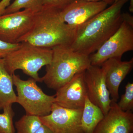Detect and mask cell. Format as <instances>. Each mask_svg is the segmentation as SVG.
I'll use <instances>...</instances> for the list:
<instances>
[{
    "mask_svg": "<svg viewBox=\"0 0 133 133\" xmlns=\"http://www.w3.org/2000/svg\"><path fill=\"white\" fill-rule=\"evenodd\" d=\"M128 1L114 2L79 28L70 45L72 49L88 56L95 52L120 26L123 22L122 9Z\"/></svg>",
    "mask_w": 133,
    "mask_h": 133,
    "instance_id": "cell-1",
    "label": "cell"
},
{
    "mask_svg": "<svg viewBox=\"0 0 133 133\" xmlns=\"http://www.w3.org/2000/svg\"><path fill=\"white\" fill-rule=\"evenodd\" d=\"M60 10L57 8L43 6L35 13L31 28L18 43H28L50 49L57 45H70L76 31L62 21Z\"/></svg>",
    "mask_w": 133,
    "mask_h": 133,
    "instance_id": "cell-2",
    "label": "cell"
},
{
    "mask_svg": "<svg viewBox=\"0 0 133 133\" xmlns=\"http://www.w3.org/2000/svg\"><path fill=\"white\" fill-rule=\"evenodd\" d=\"M51 62L46 65L42 82L57 90L76 74L85 71L91 65L90 56L73 50L70 45H60L52 49Z\"/></svg>",
    "mask_w": 133,
    "mask_h": 133,
    "instance_id": "cell-3",
    "label": "cell"
},
{
    "mask_svg": "<svg viewBox=\"0 0 133 133\" xmlns=\"http://www.w3.org/2000/svg\"><path fill=\"white\" fill-rule=\"evenodd\" d=\"M52 49L42 48L22 42L19 48L7 55L4 58L5 68L11 75L21 70L37 82H42L38 72L43 66L51 62Z\"/></svg>",
    "mask_w": 133,
    "mask_h": 133,
    "instance_id": "cell-4",
    "label": "cell"
},
{
    "mask_svg": "<svg viewBox=\"0 0 133 133\" xmlns=\"http://www.w3.org/2000/svg\"><path fill=\"white\" fill-rule=\"evenodd\" d=\"M14 85L16 87L17 103L24 108L26 114L41 117L49 114L55 103V95L45 94L30 77L23 80L19 75H12Z\"/></svg>",
    "mask_w": 133,
    "mask_h": 133,
    "instance_id": "cell-5",
    "label": "cell"
},
{
    "mask_svg": "<svg viewBox=\"0 0 133 133\" xmlns=\"http://www.w3.org/2000/svg\"><path fill=\"white\" fill-rule=\"evenodd\" d=\"M133 50V27L123 21L116 32L90 55L91 65L101 66L110 58L121 59L124 53Z\"/></svg>",
    "mask_w": 133,
    "mask_h": 133,
    "instance_id": "cell-6",
    "label": "cell"
},
{
    "mask_svg": "<svg viewBox=\"0 0 133 133\" xmlns=\"http://www.w3.org/2000/svg\"><path fill=\"white\" fill-rule=\"evenodd\" d=\"M83 110L67 109L54 103L50 113L40 118L53 133H84L81 122Z\"/></svg>",
    "mask_w": 133,
    "mask_h": 133,
    "instance_id": "cell-7",
    "label": "cell"
},
{
    "mask_svg": "<svg viewBox=\"0 0 133 133\" xmlns=\"http://www.w3.org/2000/svg\"><path fill=\"white\" fill-rule=\"evenodd\" d=\"M105 2L74 0L60 10L62 21L76 31L79 28L105 9Z\"/></svg>",
    "mask_w": 133,
    "mask_h": 133,
    "instance_id": "cell-8",
    "label": "cell"
},
{
    "mask_svg": "<svg viewBox=\"0 0 133 133\" xmlns=\"http://www.w3.org/2000/svg\"><path fill=\"white\" fill-rule=\"evenodd\" d=\"M35 12L24 9L0 15V40L11 43H18L31 28Z\"/></svg>",
    "mask_w": 133,
    "mask_h": 133,
    "instance_id": "cell-9",
    "label": "cell"
},
{
    "mask_svg": "<svg viewBox=\"0 0 133 133\" xmlns=\"http://www.w3.org/2000/svg\"><path fill=\"white\" fill-rule=\"evenodd\" d=\"M100 66L91 65L85 71L87 97L100 108L104 116L111 107V99L105 81V73Z\"/></svg>",
    "mask_w": 133,
    "mask_h": 133,
    "instance_id": "cell-10",
    "label": "cell"
},
{
    "mask_svg": "<svg viewBox=\"0 0 133 133\" xmlns=\"http://www.w3.org/2000/svg\"><path fill=\"white\" fill-rule=\"evenodd\" d=\"M85 71L76 74L56 90L55 104L67 109H83L87 96Z\"/></svg>",
    "mask_w": 133,
    "mask_h": 133,
    "instance_id": "cell-11",
    "label": "cell"
},
{
    "mask_svg": "<svg viewBox=\"0 0 133 133\" xmlns=\"http://www.w3.org/2000/svg\"><path fill=\"white\" fill-rule=\"evenodd\" d=\"M133 114L123 111L111 100V107L92 133H133Z\"/></svg>",
    "mask_w": 133,
    "mask_h": 133,
    "instance_id": "cell-12",
    "label": "cell"
},
{
    "mask_svg": "<svg viewBox=\"0 0 133 133\" xmlns=\"http://www.w3.org/2000/svg\"><path fill=\"white\" fill-rule=\"evenodd\" d=\"M101 66L105 71L106 83L110 97L112 100L117 102L119 99V87L132 69L133 58L125 62L119 58H110Z\"/></svg>",
    "mask_w": 133,
    "mask_h": 133,
    "instance_id": "cell-13",
    "label": "cell"
},
{
    "mask_svg": "<svg viewBox=\"0 0 133 133\" xmlns=\"http://www.w3.org/2000/svg\"><path fill=\"white\" fill-rule=\"evenodd\" d=\"M14 85L12 75L6 70L3 58H0V111L17 103Z\"/></svg>",
    "mask_w": 133,
    "mask_h": 133,
    "instance_id": "cell-14",
    "label": "cell"
},
{
    "mask_svg": "<svg viewBox=\"0 0 133 133\" xmlns=\"http://www.w3.org/2000/svg\"><path fill=\"white\" fill-rule=\"evenodd\" d=\"M104 115L98 107L93 104L87 96L81 116V126L84 133H92Z\"/></svg>",
    "mask_w": 133,
    "mask_h": 133,
    "instance_id": "cell-15",
    "label": "cell"
},
{
    "mask_svg": "<svg viewBox=\"0 0 133 133\" xmlns=\"http://www.w3.org/2000/svg\"><path fill=\"white\" fill-rule=\"evenodd\" d=\"M42 124L40 117L26 114L15 122L17 133H35Z\"/></svg>",
    "mask_w": 133,
    "mask_h": 133,
    "instance_id": "cell-16",
    "label": "cell"
},
{
    "mask_svg": "<svg viewBox=\"0 0 133 133\" xmlns=\"http://www.w3.org/2000/svg\"><path fill=\"white\" fill-rule=\"evenodd\" d=\"M42 6L43 0H14L5 9L3 14L18 12L23 8L30 9L36 12Z\"/></svg>",
    "mask_w": 133,
    "mask_h": 133,
    "instance_id": "cell-17",
    "label": "cell"
},
{
    "mask_svg": "<svg viewBox=\"0 0 133 133\" xmlns=\"http://www.w3.org/2000/svg\"><path fill=\"white\" fill-rule=\"evenodd\" d=\"M2 113L0 114V133H15L13 121L15 114L12 105L4 107Z\"/></svg>",
    "mask_w": 133,
    "mask_h": 133,
    "instance_id": "cell-18",
    "label": "cell"
},
{
    "mask_svg": "<svg viewBox=\"0 0 133 133\" xmlns=\"http://www.w3.org/2000/svg\"><path fill=\"white\" fill-rule=\"evenodd\" d=\"M123 111H132L133 109V84L128 82L125 87V92L117 103Z\"/></svg>",
    "mask_w": 133,
    "mask_h": 133,
    "instance_id": "cell-19",
    "label": "cell"
},
{
    "mask_svg": "<svg viewBox=\"0 0 133 133\" xmlns=\"http://www.w3.org/2000/svg\"><path fill=\"white\" fill-rule=\"evenodd\" d=\"M21 43H11L0 40V58H4L12 51L20 47Z\"/></svg>",
    "mask_w": 133,
    "mask_h": 133,
    "instance_id": "cell-20",
    "label": "cell"
},
{
    "mask_svg": "<svg viewBox=\"0 0 133 133\" xmlns=\"http://www.w3.org/2000/svg\"><path fill=\"white\" fill-rule=\"evenodd\" d=\"M74 0H43V6L62 9Z\"/></svg>",
    "mask_w": 133,
    "mask_h": 133,
    "instance_id": "cell-21",
    "label": "cell"
},
{
    "mask_svg": "<svg viewBox=\"0 0 133 133\" xmlns=\"http://www.w3.org/2000/svg\"><path fill=\"white\" fill-rule=\"evenodd\" d=\"M123 21L127 23L129 25L133 27V17L128 13L121 14Z\"/></svg>",
    "mask_w": 133,
    "mask_h": 133,
    "instance_id": "cell-22",
    "label": "cell"
},
{
    "mask_svg": "<svg viewBox=\"0 0 133 133\" xmlns=\"http://www.w3.org/2000/svg\"><path fill=\"white\" fill-rule=\"evenodd\" d=\"M12 0H2L0 1V15L3 14L5 9L10 4Z\"/></svg>",
    "mask_w": 133,
    "mask_h": 133,
    "instance_id": "cell-23",
    "label": "cell"
},
{
    "mask_svg": "<svg viewBox=\"0 0 133 133\" xmlns=\"http://www.w3.org/2000/svg\"><path fill=\"white\" fill-rule=\"evenodd\" d=\"M35 133H53L47 126L43 124Z\"/></svg>",
    "mask_w": 133,
    "mask_h": 133,
    "instance_id": "cell-24",
    "label": "cell"
},
{
    "mask_svg": "<svg viewBox=\"0 0 133 133\" xmlns=\"http://www.w3.org/2000/svg\"><path fill=\"white\" fill-rule=\"evenodd\" d=\"M90 2H105L107 3L108 4L113 3L114 0H85Z\"/></svg>",
    "mask_w": 133,
    "mask_h": 133,
    "instance_id": "cell-25",
    "label": "cell"
},
{
    "mask_svg": "<svg viewBox=\"0 0 133 133\" xmlns=\"http://www.w3.org/2000/svg\"><path fill=\"white\" fill-rule=\"evenodd\" d=\"M129 10L131 13L133 12V0H130V6H129Z\"/></svg>",
    "mask_w": 133,
    "mask_h": 133,
    "instance_id": "cell-26",
    "label": "cell"
},
{
    "mask_svg": "<svg viewBox=\"0 0 133 133\" xmlns=\"http://www.w3.org/2000/svg\"><path fill=\"white\" fill-rule=\"evenodd\" d=\"M119 1H120V0H114V2H116Z\"/></svg>",
    "mask_w": 133,
    "mask_h": 133,
    "instance_id": "cell-27",
    "label": "cell"
},
{
    "mask_svg": "<svg viewBox=\"0 0 133 133\" xmlns=\"http://www.w3.org/2000/svg\"></svg>",
    "mask_w": 133,
    "mask_h": 133,
    "instance_id": "cell-28",
    "label": "cell"
}]
</instances>
